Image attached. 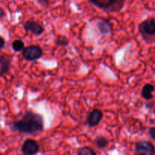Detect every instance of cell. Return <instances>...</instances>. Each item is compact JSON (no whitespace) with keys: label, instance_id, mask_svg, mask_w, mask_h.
Instances as JSON below:
<instances>
[{"label":"cell","instance_id":"1","mask_svg":"<svg viewBox=\"0 0 155 155\" xmlns=\"http://www.w3.org/2000/svg\"><path fill=\"white\" fill-rule=\"evenodd\" d=\"M11 127L13 130L21 133L34 134L40 133L44 129L43 117L31 110L26 111L21 120L11 124Z\"/></svg>","mask_w":155,"mask_h":155},{"label":"cell","instance_id":"2","mask_svg":"<svg viewBox=\"0 0 155 155\" xmlns=\"http://www.w3.org/2000/svg\"><path fill=\"white\" fill-rule=\"evenodd\" d=\"M89 2L101 10L114 12L123 8L125 0H89Z\"/></svg>","mask_w":155,"mask_h":155},{"label":"cell","instance_id":"3","mask_svg":"<svg viewBox=\"0 0 155 155\" xmlns=\"http://www.w3.org/2000/svg\"><path fill=\"white\" fill-rule=\"evenodd\" d=\"M138 30L142 37L146 40L155 36V18H147L141 22L138 26Z\"/></svg>","mask_w":155,"mask_h":155},{"label":"cell","instance_id":"4","mask_svg":"<svg viewBox=\"0 0 155 155\" xmlns=\"http://www.w3.org/2000/svg\"><path fill=\"white\" fill-rule=\"evenodd\" d=\"M43 51L42 48L38 45H32L25 47L22 51V56L25 60L29 61L38 60L42 57Z\"/></svg>","mask_w":155,"mask_h":155},{"label":"cell","instance_id":"5","mask_svg":"<svg viewBox=\"0 0 155 155\" xmlns=\"http://www.w3.org/2000/svg\"><path fill=\"white\" fill-rule=\"evenodd\" d=\"M136 154L142 155H154L155 147L151 142L147 141H140L135 145Z\"/></svg>","mask_w":155,"mask_h":155},{"label":"cell","instance_id":"6","mask_svg":"<svg viewBox=\"0 0 155 155\" xmlns=\"http://www.w3.org/2000/svg\"><path fill=\"white\" fill-rule=\"evenodd\" d=\"M39 145L33 139H27L21 146V151L24 154L33 155L39 152Z\"/></svg>","mask_w":155,"mask_h":155},{"label":"cell","instance_id":"7","mask_svg":"<svg viewBox=\"0 0 155 155\" xmlns=\"http://www.w3.org/2000/svg\"><path fill=\"white\" fill-rule=\"evenodd\" d=\"M24 27L26 31L31 32L32 33L36 35V36L41 35L43 33L44 30H44V27L42 24L36 22V21H31V20L26 21L24 25Z\"/></svg>","mask_w":155,"mask_h":155},{"label":"cell","instance_id":"8","mask_svg":"<svg viewBox=\"0 0 155 155\" xmlns=\"http://www.w3.org/2000/svg\"><path fill=\"white\" fill-rule=\"evenodd\" d=\"M103 114L98 109H94L89 114L87 117V124L90 127H96L101 121Z\"/></svg>","mask_w":155,"mask_h":155},{"label":"cell","instance_id":"9","mask_svg":"<svg viewBox=\"0 0 155 155\" xmlns=\"http://www.w3.org/2000/svg\"><path fill=\"white\" fill-rule=\"evenodd\" d=\"M11 68V60L5 56H0V77L9 73Z\"/></svg>","mask_w":155,"mask_h":155},{"label":"cell","instance_id":"10","mask_svg":"<svg viewBox=\"0 0 155 155\" xmlns=\"http://www.w3.org/2000/svg\"><path fill=\"white\" fill-rule=\"evenodd\" d=\"M97 27H98L100 33L102 35H104V36H107L112 30L111 25L107 20L103 19L101 21H98V24H97Z\"/></svg>","mask_w":155,"mask_h":155},{"label":"cell","instance_id":"11","mask_svg":"<svg viewBox=\"0 0 155 155\" xmlns=\"http://www.w3.org/2000/svg\"><path fill=\"white\" fill-rule=\"evenodd\" d=\"M155 87L152 84H145L142 90V95L145 100H151L153 98L152 93L154 92Z\"/></svg>","mask_w":155,"mask_h":155},{"label":"cell","instance_id":"12","mask_svg":"<svg viewBox=\"0 0 155 155\" xmlns=\"http://www.w3.org/2000/svg\"><path fill=\"white\" fill-rule=\"evenodd\" d=\"M95 145L98 149H104L108 145V140L103 136H98L95 139Z\"/></svg>","mask_w":155,"mask_h":155},{"label":"cell","instance_id":"13","mask_svg":"<svg viewBox=\"0 0 155 155\" xmlns=\"http://www.w3.org/2000/svg\"><path fill=\"white\" fill-rule=\"evenodd\" d=\"M12 49L16 51V52L23 51V49L25 48L24 47V42L21 39H16V40L14 41L12 44Z\"/></svg>","mask_w":155,"mask_h":155},{"label":"cell","instance_id":"14","mask_svg":"<svg viewBox=\"0 0 155 155\" xmlns=\"http://www.w3.org/2000/svg\"><path fill=\"white\" fill-rule=\"evenodd\" d=\"M77 154L79 155H95L96 152L92 148H91L90 147L86 146L79 148Z\"/></svg>","mask_w":155,"mask_h":155},{"label":"cell","instance_id":"15","mask_svg":"<svg viewBox=\"0 0 155 155\" xmlns=\"http://www.w3.org/2000/svg\"><path fill=\"white\" fill-rule=\"evenodd\" d=\"M56 44L58 46H68L69 40L64 36H58L56 39Z\"/></svg>","mask_w":155,"mask_h":155},{"label":"cell","instance_id":"16","mask_svg":"<svg viewBox=\"0 0 155 155\" xmlns=\"http://www.w3.org/2000/svg\"><path fill=\"white\" fill-rule=\"evenodd\" d=\"M149 135L151 137V139L155 140V127H151L149 129Z\"/></svg>","mask_w":155,"mask_h":155},{"label":"cell","instance_id":"17","mask_svg":"<svg viewBox=\"0 0 155 155\" xmlns=\"http://www.w3.org/2000/svg\"><path fill=\"white\" fill-rule=\"evenodd\" d=\"M39 4H40L42 6H47L48 5V2L49 0H37Z\"/></svg>","mask_w":155,"mask_h":155},{"label":"cell","instance_id":"18","mask_svg":"<svg viewBox=\"0 0 155 155\" xmlns=\"http://www.w3.org/2000/svg\"><path fill=\"white\" fill-rule=\"evenodd\" d=\"M5 39L2 36H0V49H2L5 46Z\"/></svg>","mask_w":155,"mask_h":155},{"label":"cell","instance_id":"19","mask_svg":"<svg viewBox=\"0 0 155 155\" xmlns=\"http://www.w3.org/2000/svg\"><path fill=\"white\" fill-rule=\"evenodd\" d=\"M5 10L2 8H0V19H1L2 18H3V17L5 16Z\"/></svg>","mask_w":155,"mask_h":155},{"label":"cell","instance_id":"20","mask_svg":"<svg viewBox=\"0 0 155 155\" xmlns=\"http://www.w3.org/2000/svg\"><path fill=\"white\" fill-rule=\"evenodd\" d=\"M154 114H155V109H154Z\"/></svg>","mask_w":155,"mask_h":155}]
</instances>
